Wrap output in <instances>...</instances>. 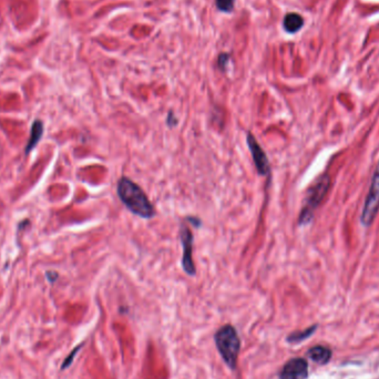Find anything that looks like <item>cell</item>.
<instances>
[{
  "label": "cell",
  "instance_id": "5b68a950",
  "mask_svg": "<svg viewBox=\"0 0 379 379\" xmlns=\"http://www.w3.org/2000/svg\"><path fill=\"white\" fill-rule=\"evenodd\" d=\"M180 238L183 250L182 256V267L184 272L191 276H194L196 270L194 262H193V234L190 227L182 224L180 227Z\"/></svg>",
  "mask_w": 379,
  "mask_h": 379
},
{
  "label": "cell",
  "instance_id": "8992f818",
  "mask_svg": "<svg viewBox=\"0 0 379 379\" xmlns=\"http://www.w3.org/2000/svg\"><path fill=\"white\" fill-rule=\"evenodd\" d=\"M308 364L304 358L289 360L280 373V379H307Z\"/></svg>",
  "mask_w": 379,
  "mask_h": 379
},
{
  "label": "cell",
  "instance_id": "8fae6325",
  "mask_svg": "<svg viewBox=\"0 0 379 379\" xmlns=\"http://www.w3.org/2000/svg\"><path fill=\"white\" fill-rule=\"evenodd\" d=\"M316 329H317V325L311 326V327H308L304 330H297V332H294V333L288 335L287 342L291 343V344H298L303 341L307 340L308 337H311L315 333Z\"/></svg>",
  "mask_w": 379,
  "mask_h": 379
},
{
  "label": "cell",
  "instance_id": "7c38bea8",
  "mask_svg": "<svg viewBox=\"0 0 379 379\" xmlns=\"http://www.w3.org/2000/svg\"><path fill=\"white\" fill-rule=\"evenodd\" d=\"M216 6L220 10L230 12L234 8V0H216Z\"/></svg>",
  "mask_w": 379,
  "mask_h": 379
},
{
  "label": "cell",
  "instance_id": "277c9868",
  "mask_svg": "<svg viewBox=\"0 0 379 379\" xmlns=\"http://www.w3.org/2000/svg\"><path fill=\"white\" fill-rule=\"evenodd\" d=\"M379 211V162L375 169L371 184L362 213V223L365 226L373 224Z\"/></svg>",
  "mask_w": 379,
  "mask_h": 379
},
{
  "label": "cell",
  "instance_id": "ba28073f",
  "mask_svg": "<svg viewBox=\"0 0 379 379\" xmlns=\"http://www.w3.org/2000/svg\"><path fill=\"white\" fill-rule=\"evenodd\" d=\"M307 355L316 364L325 365L330 361V358H332V350L326 346L317 345L309 349Z\"/></svg>",
  "mask_w": 379,
  "mask_h": 379
},
{
  "label": "cell",
  "instance_id": "52a82bcc",
  "mask_svg": "<svg viewBox=\"0 0 379 379\" xmlns=\"http://www.w3.org/2000/svg\"><path fill=\"white\" fill-rule=\"evenodd\" d=\"M247 146L251 151V154L253 157V162L255 164V168L257 169L258 173L261 175H267L270 173V162L264 152V150L258 144V142L255 139L252 133L247 135Z\"/></svg>",
  "mask_w": 379,
  "mask_h": 379
},
{
  "label": "cell",
  "instance_id": "7a4b0ae2",
  "mask_svg": "<svg viewBox=\"0 0 379 379\" xmlns=\"http://www.w3.org/2000/svg\"><path fill=\"white\" fill-rule=\"evenodd\" d=\"M214 341L218 353L227 367L232 370L235 369L241 349V341L236 329L232 325L222 326L216 332Z\"/></svg>",
  "mask_w": 379,
  "mask_h": 379
},
{
  "label": "cell",
  "instance_id": "9c48e42d",
  "mask_svg": "<svg viewBox=\"0 0 379 379\" xmlns=\"http://www.w3.org/2000/svg\"><path fill=\"white\" fill-rule=\"evenodd\" d=\"M304 19L298 13H288L284 18V28L289 33H295L302 29Z\"/></svg>",
  "mask_w": 379,
  "mask_h": 379
},
{
  "label": "cell",
  "instance_id": "6da1fadb",
  "mask_svg": "<svg viewBox=\"0 0 379 379\" xmlns=\"http://www.w3.org/2000/svg\"><path fill=\"white\" fill-rule=\"evenodd\" d=\"M118 195L121 202L133 214L143 218H151L154 216L155 210L152 203L150 202L148 195L139 185L130 178H120L118 182Z\"/></svg>",
  "mask_w": 379,
  "mask_h": 379
},
{
  "label": "cell",
  "instance_id": "30bf717a",
  "mask_svg": "<svg viewBox=\"0 0 379 379\" xmlns=\"http://www.w3.org/2000/svg\"><path fill=\"white\" fill-rule=\"evenodd\" d=\"M43 133H44L43 123H41L40 121H34L32 128H31L29 141H28V144H27V149H26L27 153H29L30 150H32L34 147L37 146V143L41 139V135H43Z\"/></svg>",
  "mask_w": 379,
  "mask_h": 379
},
{
  "label": "cell",
  "instance_id": "3957f363",
  "mask_svg": "<svg viewBox=\"0 0 379 379\" xmlns=\"http://www.w3.org/2000/svg\"><path fill=\"white\" fill-rule=\"evenodd\" d=\"M329 188L330 177L327 174L320 176L318 180L309 188L305 197L304 205H303V209L300 214V225H306L312 221L316 209L318 208L323 202V200L325 198Z\"/></svg>",
  "mask_w": 379,
  "mask_h": 379
},
{
  "label": "cell",
  "instance_id": "4fadbf2b",
  "mask_svg": "<svg viewBox=\"0 0 379 379\" xmlns=\"http://www.w3.org/2000/svg\"><path fill=\"white\" fill-rule=\"evenodd\" d=\"M82 347V345H79V346H77V347H75L72 351H71V353H70V355H69L67 358H66V360H65V362H64V364H63V367H61V368H63V369H66V368H68L69 366H70V365L72 364V362H73V360H74V357H75V355H77V353H78V351L80 350V348Z\"/></svg>",
  "mask_w": 379,
  "mask_h": 379
},
{
  "label": "cell",
  "instance_id": "5bb4252c",
  "mask_svg": "<svg viewBox=\"0 0 379 379\" xmlns=\"http://www.w3.org/2000/svg\"><path fill=\"white\" fill-rule=\"evenodd\" d=\"M168 125L170 127H175L177 125V119L174 116L173 112H170L168 116Z\"/></svg>",
  "mask_w": 379,
  "mask_h": 379
}]
</instances>
